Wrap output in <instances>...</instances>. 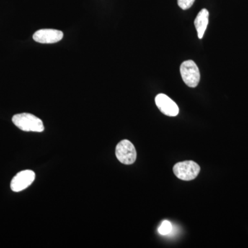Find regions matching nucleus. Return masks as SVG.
<instances>
[{
    "label": "nucleus",
    "instance_id": "1",
    "mask_svg": "<svg viewBox=\"0 0 248 248\" xmlns=\"http://www.w3.org/2000/svg\"><path fill=\"white\" fill-rule=\"evenodd\" d=\"M12 121L15 125L23 131L42 133L45 130L42 121L32 114H17L13 117Z\"/></svg>",
    "mask_w": 248,
    "mask_h": 248
},
{
    "label": "nucleus",
    "instance_id": "2",
    "mask_svg": "<svg viewBox=\"0 0 248 248\" xmlns=\"http://www.w3.org/2000/svg\"><path fill=\"white\" fill-rule=\"evenodd\" d=\"M181 76L184 83L190 88H195L200 81V72L195 62L187 60L183 62L180 66Z\"/></svg>",
    "mask_w": 248,
    "mask_h": 248
},
{
    "label": "nucleus",
    "instance_id": "3",
    "mask_svg": "<svg viewBox=\"0 0 248 248\" xmlns=\"http://www.w3.org/2000/svg\"><path fill=\"white\" fill-rule=\"evenodd\" d=\"M173 172L183 181L193 180L200 174V166L193 161H182L174 165Z\"/></svg>",
    "mask_w": 248,
    "mask_h": 248
},
{
    "label": "nucleus",
    "instance_id": "4",
    "mask_svg": "<svg viewBox=\"0 0 248 248\" xmlns=\"http://www.w3.org/2000/svg\"><path fill=\"white\" fill-rule=\"evenodd\" d=\"M116 156L122 164H133L136 161L137 151L133 143L128 140L121 141L116 147Z\"/></svg>",
    "mask_w": 248,
    "mask_h": 248
},
{
    "label": "nucleus",
    "instance_id": "5",
    "mask_svg": "<svg viewBox=\"0 0 248 248\" xmlns=\"http://www.w3.org/2000/svg\"><path fill=\"white\" fill-rule=\"evenodd\" d=\"M35 179V174L33 171L30 170L21 171L11 181V190L16 192L24 190L32 184Z\"/></svg>",
    "mask_w": 248,
    "mask_h": 248
},
{
    "label": "nucleus",
    "instance_id": "6",
    "mask_svg": "<svg viewBox=\"0 0 248 248\" xmlns=\"http://www.w3.org/2000/svg\"><path fill=\"white\" fill-rule=\"evenodd\" d=\"M155 103L159 110L169 117H175L179 112L175 102L165 94H159L155 97Z\"/></svg>",
    "mask_w": 248,
    "mask_h": 248
},
{
    "label": "nucleus",
    "instance_id": "7",
    "mask_svg": "<svg viewBox=\"0 0 248 248\" xmlns=\"http://www.w3.org/2000/svg\"><path fill=\"white\" fill-rule=\"evenodd\" d=\"M62 31L55 29H41L33 35V40L41 44H54L60 42L63 38Z\"/></svg>",
    "mask_w": 248,
    "mask_h": 248
},
{
    "label": "nucleus",
    "instance_id": "8",
    "mask_svg": "<svg viewBox=\"0 0 248 248\" xmlns=\"http://www.w3.org/2000/svg\"><path fill=\"white\" fill-rule=\"evenodd\" d=\"M209 22V12L208 10L203 9L199 13L195 20V26L197 29L198 37L203 38Z\"/></svg>",
    "mask_w": 248,
    "mask_h": 248
},
{
    "label": "nucleus",
    "instance_id": "9",
    "mask_svg": "<svg viewBox=\"0 0 248 248\" xmlns=\"http://www.w3.org/2000/svg\"><path fill=\"white\" fill-rule=\"evenodd\" d=\"M172 226L170 222L169 221H164L161 223V226L159 227V233L161 235H167L169 234L172 231Z\"/></svg>",
    "mask_w": 248,
    "mask_h": 248
},
{
    "label": "nucleus",
    "instance_id": "10",
    "mask_svg": "<svg viewBox=\"0 0 248 248\" xmlns=\"http://www.w3.org/2000/svg\"><path fill=\"white\" fill-rule=\"evenodd\" d=\"M195 0H177L178 5L183 10L190 9L195 3Z\"/></svg>",
    "mask_w": 248,
    "mask_h": 248
}]
</instances>
